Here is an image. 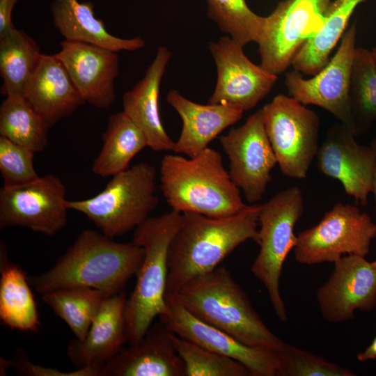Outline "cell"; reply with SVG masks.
<instances>
[{
	"label": "cell",
	"mask_w": 376,
	"mask_h": 376,
	"mask_svg": "<svg viewBox=\"0 0 376 376\" xmlns=\"http://www.w3.org/2000/svg\"><path fill=\"white\" fill-rule=\"evenodd\" d=\"M371 51H372L373 57H374V58H375V62H376V46H375V47H373V49H372Z\"/></svg>",
	"instance_id": "cell-40"
},
{
	"label": "cell",
	"mask_w": 376,
	"mask_h": 376,
	"mask_svg": "<svg viewBox=\"0 0 376 376\" xmlns=\"http://www.w3.org/2000/svg\"><path fill=\"white\" fill-rule=\"evenodd\" d=\"M24 97L49 127L70 116L85 103L56 54H42Z\"/></svg>",
	"instance_id": "cell-23"
},
{
	"label": "cell",
	"mask_w": 376,
	"mask_h": 376,
	"mask_svg": "<svg viewBox=\"0 0 376 376\" xmlns=\"http://www.w3.org/2000/svg\"><path fill=\"white\" fill-rule=\"evenodd\" d=\"M0 258V319L12 329L37 332L40 322L29 279L19 265L8 260L1 242Z\"/></svg>",
	"instance_id": "cell-25"
},
{
	"label": "cell",
	"mask_w": 376,
	"mask_h": 376,
	"mask_svg": "<svg viewBox=\"0 0 376 376\" xmlns=\"http://www.w3.org/2000/svg\"><path fill=\"white\" fill-rule=\"evenodd\" d=\"M18 1L0 0V37L15 29L12 22V13Z\"/></svg>",
	"instance_id": "cell-36"
},
{
	"label": "cell",
	"mask_w": 376,
	"mask_h": 376,
	"mask_svg": "<svg viewBox=\"0 0 376 376\" xmlns=\"http://www.w3.org/2000/svg\"><path fill=\"white\" fill-rule=\"evenodd\" d=\"M175 350L184 362L186 376H251L241 363L171 334Z\"/></svg>",
	"instance_id": "cell-33"
},
{
	"label": "cell",
	"mask_w": 376,
	"mask_h": 376,
	"mask_svg": "<svg viewBox=\"0 0 376 376\" xmlns=\"http://www.w3.org/2000/svg\"><path fill=\"white\" fill-rule=\"evenodd\" d=\"M161 189L171 210L221 218L248 205L226 171L221 154L207 147L193 157L166 155L160 164Z\"/></svg>",
	"instance_id": "cell-3"
},
{
	"label": "cell",
	"mask_w": 376,
	"mask_h": 376,
	"mask_svg": "<svg viewBox=\"0 0 376 376\" xmlns=\"http://www.w3.org/2000/svg\"><path fill=\"white\" fill-rule=\"evenodd\" d=\"M166 102L182 120V130L173 151L193 157L208 147L222 131L237 122L244 110L228 104H201L170 91Z\"/></svg>",
	"instance_id": "cell-21"
},
{
	"label": "cell",
	"mask_w": 376,
	"mask_h": 376,
	"mask_svg": "<svg viewBox=\"0 0 376 376\" xmlns=\"http://www.w3.org/2000/svg\"><path fill=\"white\" fill-rule=\"evenodd\" d=\"M367 0H334L325 13L320 29L306 42L291 65L302 75H314L329 61L330 54L347 30L357 7Z\"/></svg>",
	"instance_id": "cell-26"
},
{
	"label": "cell",
	"mask_w": 376,
	"mask_h": 376,
	"mask_svg": "<svg viewBox=\"0 0 376 376\" xmlns=\"http://www.w3.org/2000/svg\"><path fill=\"white\" fill-rule=\"evenodd\" d=\"M376 238V224L355 205L337 203L315 226L297 235V263H334L343 255L366 256Z\"/></svg>",
	"instance_id": "cell-9"
},
{
	"label": "cell",
	"mask_w": 376,
	"mask_h": 376,
	"mask_svg": "<svg viewBox=\"0 0 376 376\" xmlns=\"http://www.w3.org/2000/svg\"><path fill=\"white\" fill-rule=\"evenodd\" d=\"M49 126L24 96H7L0 107V136L34 152L48 145Z\"/></svg>",
	"instance_id": "cell-29"
},
{
	"label": "cell",
	"mask_w": 376,
	"mask_h": 376,
	"mask_svg": "<svg viewBox=\"0 0 376 376\" xmlns=\"http://www.w3.org/2000/svg\"><path fill=\"white\" fill-rule=\"evenodd\" d=\"M66 189L62 180L47 174L22 185L0 189V228L19 226L54 236L66 225Z\"/></svg>",
	"instance_id": "cell-12"
},
{
	"label": "cell",
	"mask_w": 376,
	"mask_h": 376,
	"mask_svg": "<svg viewBox=\"0 0 376 376\" xmlns=\"http://www.w3.org/2000/svg\"><path fill=\"white\" fill-rule=\"evenodd\" d=\"M349 95L357 133L367 131L376 120V62L365 47L355 49Z\"/></svg>",
	"instance_id": "cell-31"
},
{
	"label": "cell",
	"mask_w": 376,
	"mask_h": 376,
	"mask_svg": "<svg viewBox=\"0 0 376 376\" xmlns=\"http://www.w3.org/2000/svg\"><path fill=\"white\" fill-rule=\"evenodd\" d=\"M157 171L146 162L114 175L93 197L66 201L68 210L84 214L105 235L113 238L135 229L158 205Z\"/></svg>",
	"instance_id": "cell-6"
},
{
	"label": "cell",
	"mask_w": 376,
	"mask_h": 376,
	"mask_svg": "<svg viewBox=\"0 0 376 376\" xmlns=\"http://www.w3.org/2000/svg\"><path fill=\"white\" fill-rule=\"evenodd\" d=\"M372 263H373V266L375 267V268L376 269V260L373 261Z\"/></svg>",
	"instance_id": "cell-41"
},
{
	"label": "cell",
	"mask_w": 376,
	"mask_h": 376,
	"mask_svg": "<svg viewBox=\"0 0 376 376\" xmlns=\"http://www.w3.org/2000/svg\"><path fill=\"white\" fill-rule=\"evenodd\" d=\"M168 296L199 320L244 344L279 352L285 343L265 325L226 266L194 279Z\"/></svg>",
	"instance_id": "cell-4"
},
{
	"label": "cell",
	"mask_w": 376,
	"mask_h": 376,
	"mask_svg": "<svg viewBox=\"0 0 376 376\" xmlns=\"http://www.w3.org/2000/svg\"><path fill=\"white\" fill-rule=\"evenodd\" d=\"M102 141L92 165L93 173L101 178L128 169L134 157L148 146L144 134L123 111L110 115Z\"/></svg>",
	"instance_id": "cell-27"
},
{
	"label": "cell",
	"mask_w": 376,
	"mask_h": 376,
	"mask_svg": "<svg viewBox=\"0 0 376 376\" xmlns=\"http://www.w3.org/2000/svg\"><path fill=\"white\" fill-rule=\"evenodd\" d=\"M51 11L54 26L66 40L88 43L116 52L136 51L145 46L140 36L121 38L111 34L104 22L95 17L91 2L54 0Z\"/></svg>",
	"instance_id": "cell-24"
},
{
	"label": "cell",
	"mask_w": 376,
	"mask_h": 376,
	"mask_svg": "<svg viewBox=\"0 0 376 376\" xmlns=\"http://www.w3.org/2000/svg\"><path fill=\"white\" fill-rule=\"evenodd\" d=\"M35 153L0 136V172L3 186H19L40 178L33 166Z\"/></svg>",
	"instance_id": "cell-35"
},
{
	"label": "cell",
	"mask_w": 376,
	"mask_h": 376,
	"mask_svg": "<svg viewBox=\"0 0 376 376\" xmlns=\"http://www.w3.org/2000/svg\"><path fill=\"white\" fill-rule=\"evenodd\" d=\"M118 52L99 46L64 40L56 56L62 62L85 102L107 109L116 98Z\"/></svg>",
	"instance_id": "cell-18"
},
{
	"label": "cell",
	"mask_w": 376,
	"mask_h": 376,
	"mask_svg": "<svg viewBox=\"0 0 376 376\" xmlns=\"http://www.w3.org/2000/svg\"><path fill=\"white\" fill-rule=\"evenodd\" d=\"M171 334L161 321L151 325L141 341L120 350L100 369L98 376H186Z\"/></svg>",
	"instance_id": "cell-19"
},
{
	"label": "cell",
	"mask_w": 376,
	"mask_h": 376,
	"mask_svg": "<svg viewBox=\"0 0 376 376\" xmlns=\"http://www.w3.org/2000/svg\"><path fill=\"white\" fill-rule=\"evenodd\" d=\"M127 299L123 291L105 298L85 338L70 341L67 354L77 368L100 370L128 342L125 314Z\"/></svg>",
	"instance_id": "cell-20"
},
{
	"label": "cell",
	"mask_w": 376,
	"mask_h": 376,
	"mask_svg": "<svg viewBox=\"0 0 376 376\" xmlns=\"http://www.w3.org/2000/svg\"><path fill=\"white\" fill-rule=\"evenodd\" d=\"M209 49L217 79L208 103L228 104L248 111L270 92L277 80V75L252 63L243 47L229 36L210 42Z\"/></svg>",
	"instance_id": "cell-15"
},
{
	"label": "cell",
	"mask_w": 376,
	"mask_h": 376,
	"mask_svg": "<svg viewBox=\"0 0 376 376\" xmlns=\"http://www.w3.org/2000/svg\"><path fill=\"white\" fill-rule=\"evenodd\" d=\"M279 376H354L355 373L325 359L285 343L278 352Z\"/></svg>",
	"instance_id": "cell-34"
},
{
	"label": "cell",
	"mask_w": 376,
	"mask_h": 376,
	"mask_svg": "<svg viewBox=\"0 0 376 376\" xmlns=\"http://www.w3.org/2000/svg\"><path fill=\"white\" fill-rule=\"evenodd\" d=\"M357 33V24L354 22L343 35L334 56L311 78H304L294 69L288 72L285 78L289 96L305 106L312 104L325 109L355 134L357 130L349 92Z\"/></svg>",
	"instance_id": "cell-11"
},
{
	"label": "cell",
	"mask_w": 376,
	"mask_h": 376,
	"mask_svg": "<svg viewBox=\"0 0 376 376\" xmlns=\"http://www.w3.org/2000/svg\"><path fill=\"white\" fill-rule=\"evenodd\" d=\"M356 134L342 123L332 125L316 155L317 167L324 175L338 180L345 193L362 205L368 203L376 169V153L361 145Z\"/></svg>",
	"instance_id": "cell-16"
},
{
	"label": "cell",
	"mask_w": 376,
	"mask_h": 376,
	"mask_svg": "<svg viewBox=\"0 0 376 376\" xmlns=\"http://www.w3.org/2000/svg\"><path fill=\"white\" fill-rule=\"evenodd\" d=\"M357 358L360 362H365L376 359V335L365 350L357 354Z\"/></svg>",
	"instance_id": "cell-37"
},
{
	"label": "cell",
	"mask_w": 376,
	"mask_h": 376,
	"mask_svg": "<svg viewBox=\"0 0 376 376\" xmlns=\"http://www.w3.org/2000/svg\"><path fill=\"white\" fill-rule=\"evenodd\" d=\"M370 146L373 148V150L375 151V152L376 153V136L375 137V139L372 141Z\"/></svg>",
	"instance_id": "cell-39"
},
{
	"label": "cell",
	"mask_w": 376,
	"mask_h": 376,
	"mask_svg": "<svg viewBox=\"0 0 376 376\" xmlns=\"http://www.w3.org/2000/svg\"><path fill=\"white\" fill-rule=\"evenodd\" d=\"M42 301L63 320L76 338L82 340L107 297L87 287L58 289L43 293Z\"/></svg>",
	"instance_id": "cell-30"
},
{
	"label": "cell",
	"mask_w": 376,
	"mask_h": 376,
	"mask_svg": "<svg viewBox=\"0 0 376 376\" xmlns=\"http://www.w3.org/2000/svg\"><path fill=\"white\" fill-rule=\"evenodd\" d=\"M208 15L220 30L239 45L258 42L265 17L254 13L245 0H207Z\"/></svg>",
	"instance_id": "cell-32"
},
{
	"label": "cell",
	"mask_w": 376,
	"mask_h": 376,
	"mask_svg": "<svg viewBox=\"0 0 376 376\" xmlns=\"http://www.w3.org/2000/svg\"><path fill=\"white\" fill-rule=\"evenodd\" d=\"M260 208L259 204L248 205L221 218L182 213L169 249L166 295H175L190 281L214 270L244 242L258 243Z\"/></svg>",
	"instance_id": "cell-1"
},
{
	"label": "cell",
	"mask_w": 376,
	"mask_h": 376,
	"mask_svg": "<svg viewBox=\"0 0 376 376\" xmlns=\"http://www.w3.org/2000/svg\"><path fill=\"white\" fill-rule=\"evenodd\" d=\"M304 198L298 186L288 187L261 204L258 218L259 253L251 271L265 287L278 318L288 320L280 292L283 263L297 242L294 228L304 212Z\"/></svg>",
	"instance_id": "cell-7"
},
{
	"label": "cell",
	"mask_w": 376,
	"mask_h": 376,
	"mask_svg": "<svg viewBox=\"0 0 376 376\" xmlns=\"http://www.w3.org/2000/svg\"><path fill=\"white\" fill-rule=\"evenodd\" d=\"M171 56L166 47H159L144 77L123 96V111L144 134L148 147L156 152L173 151L175 146L163 127L159 110L160 84Z\"/></svg>",
	"instance_id": "cell-22"
},
{
	"label": "cell",
	"mask_w": 376,
	"mask_h": 376,
	"mask_svg": "<svg viewBox=\"0 0 376 376\" xmlns=\"http://www.w3.org/2000/svg\"><path fill=\"white\" fill-rule=\"evenodd\" d=\"M371 193H373L374 196L375 209V212H376V169H375L374 177H373Z\"/></svg>",
	"instance_id": "cell-38"
},
{
	"label": "cell",
	"mask_w": 376,
	"mask_h": 376,
	"mask_svg": "<svg viewBox=\"0 0 376 376\" xmlns=\"http://www.w3.org/2000/svg\"><path fill=\"white\" fill-rule=\"evenodd\" d=\"M328 281L316 297L323 318L339 323L354 318L356 310L370 311L376 306V269L364 256L347 255L334 263Z\"/></svg>",
	"instance_id": "cell-17"
},
{
	"label": "cell",
	"mask_w": 376,
	"mask_h": 376,
	"mask_svg": "<svg viewBox=\"0 0 376 376\" xmlns=\"http://www.w3.org/2000/svg\"><path fill=\"white\" fill-rule=\"evenodd\" d=\"M36 41L16 28L0 37L1 93L24 96L42 56Z\"/></svg>",
	"instance_id": "cell-28"
},
{
	"label": "cell",
	"mask_w": 376,
	"mask_h": 376,
	"mask_svg": "<svg viewBox=\"0 0 376 376\" xmlns=\"http://www.w3.org/2000/svg\"><path fill=\"white\" fill-rule=\"evenodd\" d=\"M182 221V214L171 210L149 217L134 229L132 242L144 248L145 255L125 306L130 345L141 341L154 319L166 309L169 249Z\"/></svg>",
	"instance_id": "cell-5"
},
{
	"label": "cell",
	"mask_w": 376,
	"mask_h": 376,
	"mask_svg": "<svg viewBox=\"0 0 376 376\" xmlns=\"http://www.w3.org/2000/svg\"><path fill=\"white\" fill-rule=\"evenodd\" d=\"M229 159V175L249 203L260 201L277 164L259 109L238 127L219 138Z\"/></svg>",
	"instance_id": "cell-13"
},
{
	"label": "cell",
	"mask_w": 376,
	"mask_h": 376,
	"mask_svg": "<svg viewBox=\"0 0 376 376\" xmlns=\"http://www.w3.org/2000/svg\"><path fill=\"white\" fill-rule=\"evenodd\" d=\"M160 321L173 334L243 364L251 376H279L278 352L253 347L199 320L171 296H165Z\"/></svg>",
	"instance_id": "cell-14"
},
{
	"label": "cell",
	"mask_w": 376,
	"mask_h": 376,
	"mask_svg": "<svg viewBox=\"0 0 376 376\" xmlns=\"http://www.w3.org/2000/svg\"><path fill=\"white\" fill-rule=\"evenodd\" d=\"M260 110L281 173L291 178H306L319 149L318 115L285 94L276 95Z\"/></svg>",
	"instance_id": "cell-8"
},
{
	"label": "cell",
	"mask_w": 376,
	"mask_h": 376,
	"mask_svg": "<svg viewBox=\"0 0 376 376\" xmlns=\"http://www.w3.org/2000/svg\"><path fill=\"white\" fill-rule=\"evenodd\" d=\"M331 0H285L265 17L258 41L260 65L278 75L322 27Z\"/></svg>",
	"instance_id": "cell-10"
},
{
	"label": "cell",
	"mask_w": 376,
	"mask_h": 376,
	"mask_svg": "<svg viewBox=\"0 0 376 376\" xmlns=\"http://www.w3.org/2000/svg\"><path fill=\"white\" fill-rule=\"evenodd\" d=\"M144 255V248L133 242H118L102 232L86 229L50 269L29 281L40 295L61 288L87 287L109 297L123 291L137 274Z\"/></svg>",
	"instance_id": "cell-2"
}]
</instances>
